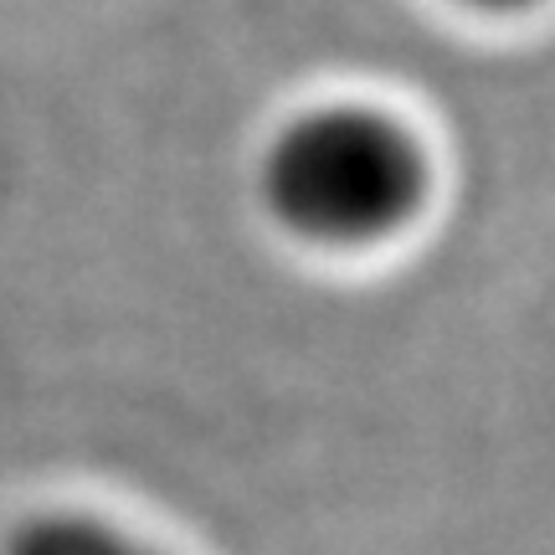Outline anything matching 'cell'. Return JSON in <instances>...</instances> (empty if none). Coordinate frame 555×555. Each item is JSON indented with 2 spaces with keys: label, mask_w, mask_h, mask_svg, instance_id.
Instances as JSON below:
<instances>
[{
  "label": "cell",
  "mask_w": 555,
  "mask_h": 555,
  "mask_svg": "<svg viewBox=\"0 0 555 555\" xmlns=\"http://www.w3.org/2000/svg\"><path fill=\"white\" fill-rule=\"evenodd\" d=\"M427 165L412 134L371 108L294 119L262 159V191L283 227L314 242H376L416 211Z\"/></svg>",
  "instance_id": "6da1fadb"
},
{
  "label": "cell",
  "mask_w": 555,
  "mask_h": 555,
  "mask_svg": "<svg viewBox=\"0 0 555 555\" xmlns=\"http://www.w3.org/2000/svg\"><path fill=\"white\" fill-rule=\"evenodd\" d=\"M0 555H159V551H150L134 535H124L119 525H108L99 515L41 509V515H26L5 535Z\"/></svg>",
  "instance_id": "7a4b0ae2"
},
{
  "label": "cell",
  "mask_w": 555,
  "mask_h": 555,
  "mask_svg": "<svg viewBox=\"0 0 555 555\" xmlns=\"http://www.w3.org/2000/svg\"><path fill=\"white\" fill-rule=\"evenodd\" d=\"M474 5H530V0H474Z\"/></svg>",
  "instance_id": "3957f363"
}]
</instances>
